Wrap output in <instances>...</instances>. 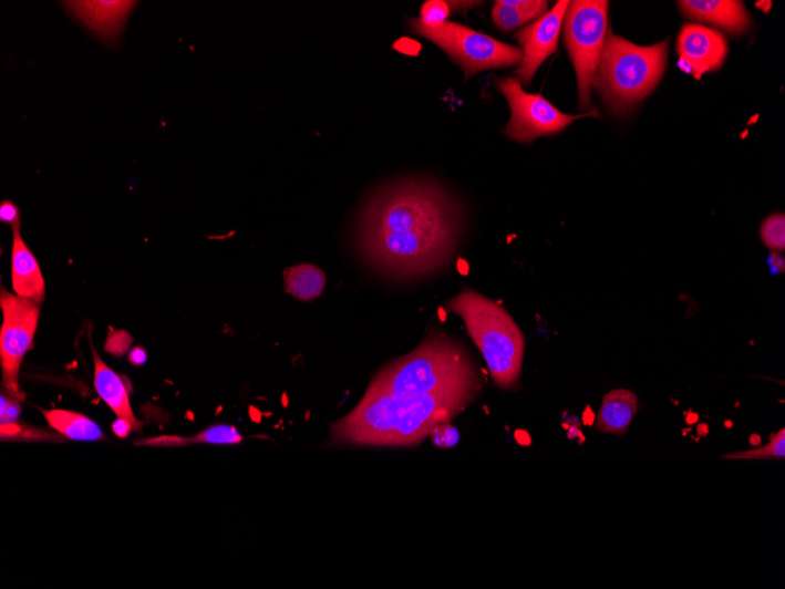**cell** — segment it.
Instances as JSON below:
<instances>
[{
    "mask_svg": "<svg viewBox=\"0 0 785 589\" xmlns=\"http://www.w3.org/2000/svg\"><path fill=\"white\" fill-rule=\"evenodd\" d=\"M458 200L436 182L407 178L376 189L355 227L357 250L375 272L411 281L447 268L464 231Z\"/></svg>",
    "mask_w": 785,
    "mask_h": 589,
    "instance_id": "6da1fadb",
    "label": "cell"
},
{
    "mask_svg": "<svg viewBox=\"0 0 785 589\" xmlns=\"http://www.w3.org/2000/svg\"><path fill=\"white\" fill-rule=\"evenodd\" d=\"M478 391L440 394L366 392L360 403L331 428V445L416 447L434 430L450 424L477 399Z\"/></svg>",
    "mask_w": 785,
    "mask_h": 589,
    "instance_id": "7a4b0ae2",
    "label": "cell"
},
{
    "mask_svg": "<svg viewBox=\"0 0 785 589\" xmlns=\"http://www.w3.org/2000/svg\"><path fill=\"white\" fill-rule=\"evenodd\" d=\"M482 390V372L467 347L435 329L414 351L382 368L366 392L415 395Z\"/></svg>",
    "mask_w": 785,
    "mask_h": 589,
    "instance_id": "3957f363",
    "label": "cell"
},
{
    "mask_svg": "<svg viewBox=\"0 0 785 589\" xmlns=\"http://www.w3.org/2000/svg\"><path fill=\"white\" fill-rule=\"evenodd\" d=\"M446 309L463 319L468 335L486 361L495 386L504 391L518 389L526 339L502 303L464 289L447 301Z\"/></svg>",
    "mask_w": 785,
    "mask_h": 589,
    "instance_id": "277c9868",
    "label": "cell"
},
{
    "mask_svg": "<svg viewBox=\"0 0 785 589\" xmlns=\"http://www.w3.org/2000/svg\"><path fill=\"white\" fill-rule=\"evenodd\" d=\"M668 49V41L639 46L609 31L593 84L612 111L626 113L657 87Z\"/></svg>",
    "mask_w": 785,
    "mask_h": 589,
    "instance_id": "5b68a950",
    "label": "cell"
},
{
    "mask_svg": "<svg viewBox=\"0 0 785 589\" xmlns=\"http://www.w3.org/2000/svg\"><path fill=\"white\" fill-rule=\"evenodd\" d=\"M608 2L576 0L565 16V43L577 70L580 107L591 103V86L596 81L608 34Z\"/></svg>",
    "mask_w": 785,
    "mask_h": 589,
    "instance_id": "8992f818",
    "label": "cell"
},
{
    "mask_svg": "<svg viewBox=\"0 0 785 589\" xmlns=\"http://www.w3.org/2000/svg\"><path fill=\"white\" fill-rule=\"evenodd\" d=\"M411 29L444 50L464 70L466 80L486 70L521 64L523 50L454 22L428 28L412 19Z\"/></svg>",
    "mask_w": 785,
    "mask_h": 589,
    "instance_id": "52a82bcc",
    "label": "cell"
},
{
    "mask_svg": "<svg viewBox=\"0 0 785 589\" xmlns=\"http://www.w3.org/2000/svg\"><path fill=\"white\" fill-rule=\"evenodd\" d=\"M495 86L504 94L512 110V118L505 133L507 137L519 143L529 144L561 132L574 121L599 116L598 110L583 116L566 115L541 94L527 93L518 79H496Z\"/></svg>",
    "mask_w": 785,
    "mask_h": 589,
    "instance_id": "ba28073f",
    "label": "cell"
},
{
    "mask_svg": "<svg viewBox=\"0 0 785 589\" xmlns=\"http://www.w3.org/2000/svg\"><path fill=\"white\" fill-rule=\"evenodd\" d=\"M0 307L3 311V327L0 331L3 383L12 397L23 401L25 395L19 388V371L33 344L41 316V303L13 296L2 288Z\"/></svg>",
    "mask_w": 785,
    "mask_h": 589,
    "instance_id": "9c48e42d",
    "label": "cell"
},
{
    "mask_svg": "<svg viewBox=\"0 0 785 589\" xmlns=\"http://www.w3.org/2000/svg\"><path fill=\"white\" fill-rule=\"evenodd\" d=\"M568 0H562L534 23L515 34L523 48V62L516 74L529 85L535 73L559 48V38L569 7Z\"/></svg>",
    "mask_w": 785,
    "mask_h": 589,
    "instance_id": "30bf717a",
    "label": "cell"
},
{
    "mask_svg": "<svg viewBox=\"0 0 785 589\" xmlns=\"http://www.w3.org/2000/svg\"><path fill=\"white\" fill-rule=\"evenodd\" d=\"M680 63L700 80L703 74L719 70L727 53L723 33L698 24H686L678 40Z\"/></svg>",
    "mask_w": 785,
    "mask_h": 589,
    "instance_id": "8fae6325",
    "label": "cell"
},
{
    "mask_svg": "<svg viewBox=\"0 0 785 589\" xmlns=\"http://www.w3.org/2000/svg\"><path fill=\"white\" fill-rule=\"evenodd\" d=\"M70 12L105 41H117L136 2H66Z\"/></svg>",
    "mask_w": 785,
    "mask_h": 589,
    "instance_id": "7c38bea8",
    "label": "cell"
},
{
    "mask_svg": "<svg viewBox=\"0 0 785 589\" xmlns=\"http://www.w3.org/2000/svg\"><path fill=\"white\" fill-rule=\"evenodd\" d=\"M678 4L693 21L710 23L730 33H743L752 25L743 3L734 0H684Z\"/></svg>",
    "mask_w": 785,
    "mask_h": 589,
    "instance_id": "4fadbf2b",
    "label": "cell"
},
{
    "mask_svg": "<svg viewBox=\"0 0 785 589\" xmlns=\"http://www.w3.org/2000/svg\"><path fill=\"white\" fill-rule=\"evenodd\" d=\"M11 273L16 296L42 306L47 293L45 280L40 262L22 238L21 227L13 230Z\"/></svg>",
    "mask_w": 785,
    "mask_h": 589,
    "instance_id": "5bb4252c",
    "label": "cell"
},
{
    "mask_svg": "<svg viewBox=\"0 0 785 589\" xmlns=\"http://www.w3.org/2000/svg\"><path fill=\"white\" fill-rule=\"evenodd\" d=\"M93 350L94 360V389L109 407L122 420H126L136 432H142V424L132 411L130 396L122 378L111 370Z\"/></svg>",
    "mask_w": 785,
    "mask_h": 589,
    "instance_id": "9a60e30c",
    "label": "cell"
},
{
    "mask_svg": "<svg viewBox=\"0 0 785 589\" xmlns=\"http://www.w3.org/2000/svg\"><path fill=\"white\" fill-rule=\"evenodd\" d=\"M639 411L634 392L617 389L608 392L597 415L596 428L601 433L623 435Z\"/></svg>",
    "mask_w": 785,
    "mask_h": 589,
    "instance_id": "2e32d148",
    "label": "cell"
},
{
    "mask_svg": "<svg viewBox=\"0 0 785 589\" xmlns=\"http://www.w3.org/2000/svg\"><path fill=\"white\" fill-rule=\"evenodd\" d=\"M548 2L541 0H497L492 17L497 29L513 31L547 13Z\"/></svg>",
    "mask_w": 785,
    "mask_h": 589,
    "instance_id": "e0dca14e",
    "label": "cell"
},
{
    "mask_svg": "<svg viewBox=\"0 0 785 589\" xmlns=\"http://www.w3.org/2000/svg\"><path fill=\"white\" fill-rule=\"evenodd\" d=\"M43 414L50 427L68 440L76 442L105 440L101 427L84 414L59 409L43 411Z\"/></svg>",
    "mask_w": 785,
    "mask_h": 589,
    "instance_id": "ac0fdd59",
    "label": "cell"
},
{
    "mask_svg": "<svg viewBox=\"0 0 785 589\" xmlns=\"http://www.w3.org/2000/svg\"><path fill=\"white\" fill-rule=\"evenodd\" d=\"M285 291L296 299L312 301L319 298L327 287V275L311 264H302L286 269L283 272Z\"/></svg>",
    "mask_w": 785,
    "mask_h": 589,
    "instance_id": "d6986e66",
    "label": "cell"
},
{
    "mask_svg": "<svg viewBox=\"0 0 785 589\" xmlns=\"http://www.w3.org/2000/svg\"><path fill=\"white\" fill-rule=\"evenodd\" d=\"M242 442V436L233 425L210 426L190 438L182 436H158V438L136 442V445L151 447H180L188 444L208 445H237Z\"/></svg>",
    "mask_w": 785,
    "mask_h": 589,
    "instance_id": "ffe728a7",
    "label": "cell"
},
{
    "mask_svg": "<svg viewBox=\"0 0 785 589\" xmlns=\"http://www.w3.org/2000/svg\"><path fill=\"white\" fill-rule=\"evenodd\" d=\"M785 458V430L772 436L767 445L723 455V459L730 461H784Z\"/></svg>",
    "mask_w": 785,
    "mask_h": 589,
    "instance_id": "44dd1931",
    "label": "cell"
},
{
    "mask_svg": "<svg viewBox=\"0 0 785 589\" xmlns=\"http://www.w3.org/2000/svg\"><path fill=\"white\" fill-rule=\"evenodd\" d=\"M761 238L765 246L775 251L785 249V217L775 214L765 219L761 226Z\"/></svg>",
    "mask_w": 785,
    "mask_h": 589,
    "instance_id": "7402d4cb",
    "label": "cell"
},
{
    "mask_svg": "<svg viewBox=\"0 0 785 589\" xmlns=\"http://www.w3.org/2000/svg\"><path fill=\"white\" fill-rule=\"evenodd\" d=\"M452 8L453 2L431 0V2H426L423 8H421L419 21L421 24L428 28L443 25L452 14Z\"/></svg>",
    "mask_w": 785,
    "mask_h": 589,
    "instance_id": "603a6c76",
    "label": "cell"
},
{
    "mask_svg": "<svg viewBox=\"0 0 785 589\" xmlns=\"http://www.w3.org/2000/svg\"><path fill=\"white\" fill-rule=\"evenodd\" d=\"M2 427V441H55L56 434H50L42 430L25 427L19 423L0 424Z\"/></svg>",
    "mask_w": 785,
    "mask_h": 589,
    "instance_id": "cb8c5ba5",
    "label": "cell"
},
{
    "mask_svg": "<svg viewBox=\"0 0 785 589\" xmlns=\"http://www.w3.org/2000/svg\"><path fill=\"white\" fill-rule=\"evenodd\" d=\"M431 436H433V443L438 447H453L459 440L457 431L450 424L436 427Z\"/></svg>",
    "mask_w": 785,
    "mask_h": 589,
    "instance_id": "d4e9b609",
    "label": "cell"
},
{
    "mask_svg": "<svg viewBox=\"0 0 785 589\" xmlns=\"http://www.w3.org/2000/svg\"><path fill=\"white\" fill-rule=\"evenodd\" d=\"M0 221L10 225L12 230L21 227V210L11 200H3L0 203Z\"/></svg>",
    "mask_w": 785,
    "mask_h": 589,
    "instance_id": "484cf974",
    "label": "cell"
},
{
    "mask_svg": "<svg viewBox=\"0 0 785 589\" xmlns=\"http://www.w3.org/2000/svg\"><path fill=\"white\" fill-rule=\"evenodd\" d=\"M22 413V406L19 404L18 399L16 397H6L2 395V413H0V417H2V424H12L17 423L18 417L21 416Z\"/></svg>",
    "mask_w": 785,
    "mask_h": 589,
    "instance_id": "4316f807",
    "label": "cell"
},
{
    "mask_svg": "<svg viewBox=\"0 0 785 589\" xmlns=\"http://www.w3.org/2000/svg\"><path fill=\"white\" fill-rule=\"evenodd\" d=\"M112 431L118 436V438L125 440L134 430L130 422H127L126 420H122V417H118L116 422H113Z\"/></svg>",
    "mask_w": 785,
    "mask_h": 589,
    "instance_id": "83f0119b",
    "label": "cell"
},
{
    "mask_svg": "<svg viewBox=\"0 0 785 589\" xmlns=\"http://www.w3.org/2000/svg\"><path fill=\"white\" fill-rule=\"evenodd\" d=\"M130 363L134 366H141L145 364L147 355L145 351L141 348L133 349L128 354Z\"/></svg>",
    "mask_w": 785,
    "mask_h": 589,
    "instance_id": "f1b7e54d",
    "label": "cell"
}]
</instances>
